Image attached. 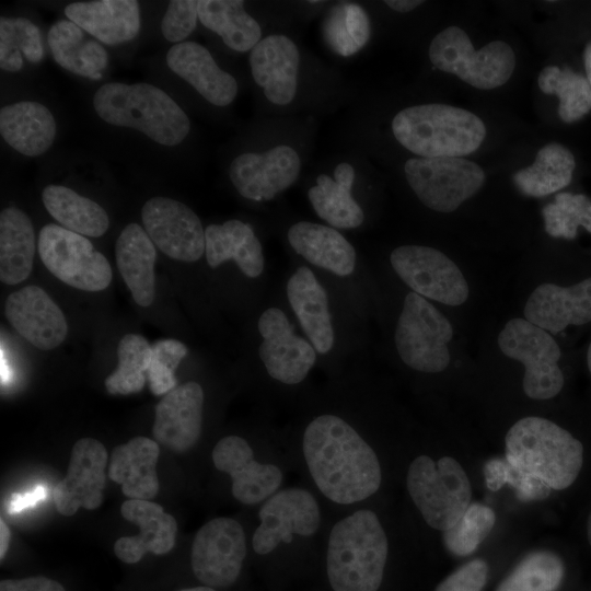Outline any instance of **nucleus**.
<instances>
[{"mask_svg": "<svg viewBox=\"0 0 591 591\" xmlns=\"http://www.w3.org/2000/svg\"><path fill=\"white\" fill-rule=\"evenodd\" d=\"M205 254L210 267L234 260L248 278H257L265 267L262 244L248 223L232 219L205 229Z\"/></svg>", "mask_w": 591, "mask_h": 591, "instance_id": "c756f323", "label": "nucleus"}, {"mask_svg": "<svg viewBox=\"0 0 591 591\" xmlns=\"http://www.w3.org/2000/svg\"><path fill=\"white\" fill-rule=\"evenodd\" d=\"M310 3H320L321 1H309Z\"/></svg>", "mask_w": 591, "mask_h": 591, "instance_id": "052dcab7", "label": "nucleus"}, {"mask_svg": "<svg viewBox=\"0 0 591 591\" xmlns=\"http://www.w3.org/2000/svg\"><path fill=\"white\" fill-rule=\"evenodd\" d=\"M453 338L452 323L431 301L413 291L405 296L394 331L404 364L421 373L443 372L451 362Z\"/></svg>", "mask_w": 591, "mask_h": 591, "instance_id": "0eeeda50", "label": "nucleus"}, {"mask_svg": "<svg viewBox=\"0 0 591 591\" xmlns=\"http://www.w3.org/2000/svg\"><path fill=\"white\" fill-rule=\"evenodd\" d=\"M159 444L146 437H135L113 449L108 461V477L121 485L129 499L151 500L160 485L155 471Z\"/></svg>", "mask_w": 591, "mask_h": 591, "instance_id": "c85d7f7f", "label": "nucleus"}, {"mask_svg": "<svg viewBox=\"0 0 591 591\" xmlns=\"http://www.w3.org/2000/svg\"><path fill=\"white\" fill-rule=\"evenodd\" d=\"M0 23L8 28L14 43L28 61L37 63L43 59L40 31L33 22L24 18L1 16Z\"/></svg>", "mask_w": 591, "mask_h": 591, "instance_id": "8fccbe9b", "label": "nucleus"}, {"mask_svg": "<svg viewBox=\"0 0 591 591\" xmlns=\"http://www.w3.org/2000/svg\"><path fill=\"white\" fill-rule=\"evenodd\" d=\"M197 19L198 1H171L161 22V31L164 38L172 43H183L195 30Z\"/></svg>", "mask_w": 591, "mask_h": 591, "instance_id": "de8ad7c7", "label": "nucleus"}, {"mask_svg": "<svg viewBox=\"0 0 591 591\" xmlns=\"http://www.w3.org/2000/svg\"><path fill=\"white\" fill-rule=\"evenodd\" d=\"M587 538L589 544L591 545V512L587 520Z\"/></svg>", "mask_w": 591, "mask_h": 591, "instance_id": "bf43d9fd", "label": "nucleus"}, {"mask_svg": "<svg viewBox=\"0 0 591 591\" xmlns=\"http://www.w3.org/2000/svg\"><path fill=\"white\" fill-rule=\"evenodd\" d=\"M0 67L9 72L20 71L23 67L22 51L14 43L8 28L0 23Z\"/></svg>", "mask_w": 591, "mask_h": 591, "instance_id": "3c124183", "label": "nucleus"}, {"mask_svg": "<svg viewBox=\"0 0 591 591\" xmlns=\"http://www.w3.org/2000/svg\"><path fill=\"white\" fill-rule=\"evenodd\" d=\"M10 537H11V532L8 528V525L4 523V521L1 519L0 520V558L3 559L7 551H8V547H9V544H10Z\"/></svg>", "mask_w": 591, "mask_h": 591, "instance_id": "6e6d98bb", "label": "nucleus"}, {"mask_svg": "<svg viewBox=\"0 0 591 591\" xmlns=\"http://www.w3.org/2000/svg\"><path fill=\"white\" fill-rule=\"evenodd\" d=\"M257 327L263 338L258 356L268 375L283 384L301 383L317 359L312 344L294 333L286 313L276 306L262 313Z\"/></svg>", "mask_w": 591, "mask_h": 591, "instance_id": "2eb2a0df", "label": "nucleus"}, {"mask_svg": "<svg viewBox=\"0 0 591 591\" xmlns=\"http://www.w3.org/2000/svg\"><path fill=\"white\" fill-rule=\"evenodd\" d=\"M505 444V459L511 465L554 490L570 487L583 465L581 441L545 417L526 416L515 421Z\"/></svg>", "mask_w": 591, "mask_h": 591, "instance_id": "f03ea898", "label": "nucleus"}, {"mask_svg": "<svg viewBox=\"0 0 591 591\" xmlns=\"http://www.w3.org/2000/svg\"><path fill=\"white\" fill-rule=\"evenodd\" d=\"M428 55L436 68L480 90L507 83L515 67V55L509 44L493 40L475 50L465 31L457 26L438 33L429 45Z\"/></svg>", "mask_w": 591, "mask_h": 591, "instance_id": "1a4fd4ad", "label": "nucleus"}, {"mask_svg": "<svg viewBox=\"0 0 591 591\" xmlns=\"http://www.w3.org/2000/svg\"><path fill=\"white\" fill-rule=\"evenodd\" d=\"M389 553V542L378 515L361 509L332 529L326 570L334 591H378Z\"/></svg>", "mask_w": 591, "mask_h": 591, "instance_id": "7ed1b4c3", "label": "nucleus"}, {"mask_svg": "<svg viewBox=\"0 0 591 591\" xmlns=\"http://www.w3.org/2000/svg\"><path fill=\"white\" fill-rule=\"evenodd\" d=\"M497 344L505 357L523 367L522 389L528 397L546 401L563 391L564 351L557 337L523 316H515L503 324Z\"/></svg>", "mask_w": 591, "mask_h": 591, "instance_id": "423d86ee", "label": "nucleus"}, {"mask_svg": "<svg viewBox=\"0 0 591 591\" xmlns=\"http://www.w3.org/2000/svg\"><path fill=\"white\" fill-rule=\"evenodd\" d=\"M48 45L55 61L66 70L93 80L102 78L108 62L105 48L89 39L76 23L60 20L48 31Z\"/></svg>", "mask_w": 591, "mask_h": 591, "instance_id": "72a5a7b5", "label": "nucleus"}, {"mask_svg": "<svg viewBox=\"0 0 591 591\" xmlns=\"http://www.w3.org/2000/svg\"><path fill=\"white\" fill-rule=\"evenodd\" d=\"M107 463V451L100 441L93 438L78 440L71 451L67 474L53 493L57 511L69 517L79 508H99L103 500Z\"/></svg>", "mask_w": 591, "mask_h": 591, "instance_id": "6ab92c4d", "label": "nucleus"}, {"mask_svg": "<svg viewBox=\"0 0 591 591\" xmlns=\"http://www.w3.org/2000/svg\"><path fill=\"white\" fill-rule=\"evenodd\" d=\"M120 513L140 529L139 534L116 541L114 553L121 561L136 564L147 553L164 555L174 547L177 523L160 505L150 500L128 499L121 505Z\"/></svg>", "mask_w": 591, "mask_h": 591, "instance_id": "b1692460", "label": "nucleus"}, {"mask_svg": "<svg viewBox=\"0 0 591 591\" xmlns=\"http://www.w3.org/2000/svg\"><path fill=\"white\" fill-rule=\"evenodd\" d=\"M187 352V347L176 339H162L152 345L147 374L154 395H165L176 387L175 370Z\"/></svg>", "mask_w": 591, "mask_h": 591, "instance_id": "49530a36", "label": "nucleus"}, {"mask_svg": "<svg viewBox=\"0 0 591 591\" xmlns=\"http://www.w3.org/2000/svg\"><path fill=\"white\" fill-rule=\"evenodd\" d=\"M204 390L190 381L176 386L157 404L153 437L164 448L184 453L198 441L201 432Z\"/></svg>", "mask_w": 591, "mask_h": 591, "instance_id": "412c9836", "label": "nucleus"}, {"mask_svg": "<svg viewBox=\"0 0 591 591\" xmlns=\"http://www.w3.org/2000/svg\"><path fill=\"white\" fill-rule=\"evenodd\" d=\"M587 80L591 86V40L586 45L582 54Z\"/></svg>", "mask_w": 591, "mask_h": 591, "instance_id": "4d7b16f0", "label": "nucleus"}, {"mask_svg": "<svg viewBox=\"0 0 591 591\" xmlns=\"http://www.w3.org/2000/svg\"><path fill=\"white\" fill-rule=\"evenodd\" d=\"M397 277L410 291L448 306L467 302L471 289L457 264L443 252L425 245H401L390 254Z\"/></svg>", "mask_w": 591, "mask_h": 591, "instance_id": "9b49d317", "label": "nucleus"}, {"mask_svg": "<svg viewBox=\"0 0 591 591\" xmlns=\"http://www.w3.org/2000/svg\"><path fill=\"white\" fill-rule=\"evenodd\" d=\"M253 79L266 99L276 105L291 103L297 93L300 53L286 35L262 38L250 54Z\"/></svg>", "mask_w": 591, "mask_h": 591, "instance_id": "5701e85b", "label": "nucleus"}, {"mask_svg": "<svg viewBox=\"0 0 591 591\" xmlns=\"http://www.w3.org/2000/svg\"><path fill=\"white\" fill-rule=\"evenodd\" d=\"M46 489L43 486H37L24 494H13L7 503V510L9 513L20 512L26 508L36 506L46 498Z\"/></svg>", "mask_w": 591, "mask_h": 591, "instance_id": "864d4df0", "label": "nucleus"}, {"mask_svg": "<svg viewBox=\"0 0 591 591\" xmlns=\"http://www.w3.org/2000/svg\"><path fill=\"white\" fill-rule=\"evenodd\" d=\"M384 3L397 12H410L420 4L424 3L421 0H386Z\"/></svg>", "mask_w": 591, "mask_h": 591, "instance_id": "5fc2aeb1", "label": "nucleus"}, {"mask_svg": "<svg viewBox=\"0 0 591 591\" xmlns=\"http://www.w3.org/2000/svg\"><path fill=\"white\" fill-rule=\"evenodd\" d=\"M575 167L572 152L560 143L551 142L537 151L530 166L515 172L512 181L523 195L541 198L567 187Z\"/></svg>", "mask_w": 591, "mask_h": 591, "instance_id": "c9c22d12", "label": "nucleus"}, {"mask_svg": "<svg viewBox=\"0 0 591 591\" xmlns=\"http://www.w3.org/2000/svg\"><path fill=\"white\" fill-rule=\"evenodd\" d=\"M93 106L102 120L139 130L164 146L179 144L190 129L176 102L149 83H105L95 92Z\"/></svg>", "mask_w": 591, "mask_h": 591, "instance_id": "39448f33", "label": "nucleus"}, {"mask_svg": "<svg viewBox=\"0 0 591 591\" xmlns=\"http://www.w3.org/2000/svg\"><path fill=\"white\" fill-rule=\"evenodd\" d=\"M246 556L242 525L232 518H215L196 533L190 564L196 578L211 588L232 586L240 576Z\"/></svg>", "mask_w": 591, "mask_h": 591, "instance_id": "4468645a", "label": "nucleus"}, {"mask_svg": "<svg viewBox=\"0 0 591 591\" xmlns=\"http://www.w3.org/2000/svg\"><path fill=\"white\" fill-rule=\"evenodd\" d=\"M5 316L20 335L42 350L58 347L68 333L62 311L37 286H26L11 293L5 302Z\"/></svg>", "mask_w": 591, "mask_h": 591, "instance_id": "4be33fe9", "label": "nucleus"}, {"mask_svg": "<svg viewBox=\"0 0 591 591\" xmlns=\"http://www.w3.org/2000/svg\"><path fill=\"white\" fill-rule=\"evenodd\" d=\"M57 132L51 112L34 101H21L0 111V134L4 141L26 157L45 153Z\"/></svg>", "mask_w": 591, "mask_h": 591, "instance_id": "7c9ffc66", "label": "nucleus"}, {"mask_svg": "<svg viewBox=\"0 0 591 591\" xmlns=\"http://www.w3.org/2000/svg\"><path fill=\"white\" fill-rule=\"evenodd\" d=\"M69 21L106 45L134 39L140 30V10L135 0H96L69 3Z\"/></svg>", "mask_w": 591, "mask_h": 591, "instance_id": "bb28decb", "label": "nucleus"}, {"mask_svg": "<svg viewBox=\"0 0 591 591\" xmlns=\"http://www.w3.org/2000/svg\"><path fill=\"white\" fill-rule=\"evenodd\" d=\"M42 200L53 218L69 231L99 237L108 229L109 219L104 208L69 187L48 185L42 193Z\"/></svg>", "mask_w": 591, "mask_h": 591, "instance_id": "4c0bfd02", "label": "nucleus"}, {"mask_svg": "<svg viewBox=\"0 0 591 591\" xmlns=\"http://www.w3.org/2000/svg\"><path fill=\"white\" fill-rule=\"evenodd\" d=\"M115 256L118 270L136 303L150 306L155 292L157 252L146 230L137 223L127 224L116 241Z\"/></svg>", "mask_w": 591, "mask_h": 591, "instance_id": "2f4dec72", "label": "nucleus"}, {"mask_svg": "<svg viewBox=\"0 0 591 591\" xmlns=\"http://www.w3.org/2000/svg\"><path fill=\"white\" fill-rule=\"evenodd\" d=\"M355 169L348 162L339 163L334 176L320 174L308 192L316 215L336 229H356L364 221V213L351 196Z\"/></svg>", "mask_w": 591, "mask_h": 591, "instance_id": "473e14b6", "label": "nucleus"}, {"mask_svg": "<svg viewBox=\"0 0 591 591\" xmlns=\"http://www.w3.org/2000/svg\"><path fill=\"white\" fill-rule=\"evenodd\" d=\"M178 591H216V590L211 587L202 586V587L186 588Z\"/></svg>", "mask_w": 591, "mask_h": 591, "instance_id": "13d9d810", "label": "nucleus"}, {"mask_svg": "<svg viewBox=\"0 0 591 591\" xmlns=\"http://www.w3.org/2000/svg\"><path fill=\"white\" fill-rule=\"evenodd\" d=\"M404 172L419 201L440 213L455 211L485 182L483 169L464 158H412Z\"/></svg>", "mask_w": 591, "mask_h": 591, "instance_id": "9d476101", "label": "nucleus"}, {"mask_svg": "<svg viewBox=\"0 0 591 591\" xmlns=\"http://www.w3.org/2000/svg\"><path fill=\"white\" fill-rule=\"evenodd\" d=\"M117 369L105 380L108 393L127 395L140 392L146 383L151 358L152 346L137 334L125 335L117 347Z\"/></svg>", "mask_w": 591, "mask_h": 591, "instance_id": "79ce46f5", "label": "nucleus"}, {"mask_svg": "<svg viewBox=\"0 0 591 591\" xmlns=\"http://www.w3.org/2000/svg\"><path fill=\"white\" fill-rule=\"evenodd\" d=\"M302 451L316 487L335 503L362 501L381 486L382 471L374 450L337 415L322 414L308 424Z\"/></svg>", "mask_w": 591, "mask_h": 591, "instance_id": "f257e3e1", "label": "nucleus"}, {"mask_svg": "<svg viewBox=\"0 0 591 591\" xmlns=\"http://www.w3.org/2000/svg\"><path fill=\"white\" fill-rule=\"evenodd\" d=\"M286 292L308 340L317 354L326 355L334 346L335 332L324 287L309 267L301 266L288 279Z\"/></svg>", "mask_w": 591, "mask_h": 591, "instance_id": "a878e982", "label": "nucleus"}, {"mask_svg": "<svg viewBox=\"0 0 591 591\" xmlns=\"http://www.w3.org/2000/svg\"><path fill=\"white\" fill-rule=\"evenodd\" d=\"M301 160L290 146H276L264 153L246 152L233 159L229 175L239 194L250 200H270L298 178Z\"/></svg>", "mask_w": 591, "mask_h": 591, "instance_id": "a211bd4d", "label": "nucleus"}, {"mask_svg": "<svg viewBox=\"0 0 591 591\" xmlns=\"http://www.w3.org/2000/svg\"><path fill=\"white\" fill-rule=\"evenodd\" d=\"M406 484L426 523L438 531L452 528L471 505L470 479L451 456L438 461L425 454L417 456L409 464Z\"/></svg>", "mask_w": 591, "mask_h": 591, "instance_id": "6e6552de", "label": "nucleus"}, {"mask_svg": "<svg viewBox=\"0 0 591 591\" xmlns=\"http://www.w3.org/2000/svg\"><path fill=\"white\" fill-rule=\"evenodd\" d=\"M35 253V233L28 216L15 207L0 213V279L18 285L31 274Z\"/></svg>", "mask_w": 591, "mask_h": 591, "instance_id": "f704fd0d", "label": "nucleus"}, {"mask_svg": "<svg viewBox=\"0 0 591 591\" xmlns=\"http://www.w3.org/2000/svg\"><path fill=\"white\" fill-rule=\"evenodd\" d=\"M483 473L489 490L497 491L508 484L513 488L517 498L524 502L546 499L552 490L545 483L520 473L505 457L488 460Z\"/></svg>", "mask_w": 591, "mask_h": 591, "instance_id": "a18cd8bd", "label": "nucleus"}, {"mask_svg": "<svg viewBox=\"0 0 591 591\" xmlns=\"http://www.w3.org/2000/svg\"><path fill=\"white\" fill-rule=\"evenodd\" d=\"M198 19L229 48L240 53L252 50L262 39L258 22L245 11L244 2L240 0H200Z\"/></svg>", "mask_w": 591, "mask_h": 591, "instance_id": "e433bc0d", "label": "nucleus"}, {"mask_svg": "<svg viewBox=\"0 0 591 591\" xmlns=\"http://www.w3.org/2000/svg\"><path fill=\"white\" fill-rule=\"evenodd\" d=\"M523 317L555 337L591 328V267L564 282L546 281L526 298Z\"/></svg>", "mask_w": 591, "mask_h": 591, "instance_id": "ddd939ff", "label": "nucleus"}, {"mask_svg": "<svg viewBox=\"0 0 591 591\" xmlns=\"http://www.w3.org/2000/svg\"><path fill=\"white\" fill-rule=\"evenodd\" d=\"M0 591H66L57 581L46 577L5 579L0 582Z\"/></svg>", "mask_w": 591, "mask_h": 591, "instance_id": "603ef678", "label": "nucleus"}, {"mask_svg": "<svg viewBox=\"0 0 591 591\" xmlns=\"http://www.w3.org/2000/svg\"><path fill=\"white\" fill-rule=\"evenodd\" d=\"M287 239L292 250L312 265L336 276H350L357 254L350 242L333 227L300 221L293 223Z\"/></svg>", "mask_w": 591, "mask_h": 591, "instance_id": "cd10ccee", "label": "nucleus"}, {"mask_svg": "<svg viewBox=\"0 0 591 591\" xmlns=\"http://www.w3.org/2000/svg\"><path fill=\"white\" fill-rule=\"evenodd\" d=\"M392 131L399 144L420 158H463L486 137L478 116L440 103L403 108L392 119Z\"/></svg>", "mask_w": 591, "mask_h": 591, "instance_id": "20e7f679", "label": "nucleus"}, {"mask_svg": "<svg viewBox=\"0 0 591 591\" xmlns=\"http://www.w3.org/2000/svg\"><path fill=\"white\" fill-rule=\"evenodd\" d=\"M495 522L496 514L490 507L471 502L460 520L443 532V545L454 556H468L489 535Z\"/></svg>", "mask_w": 591, "mask_h": 591, "instance_id": "c03bdc74", "label": "nucleus"}, {"mask_svg": "<svg viewBox=\"0 0 591 591\" xmlns=\"http://www.w3.org/2000/svg\"><path fill=\"white\" fill-rule=\"evenodd\" d=\"M141 218L154 245L169 257L190 263L205 253V230L198 216L185 204L153 197L143 205Z\"/></svg>", "mask_w": 591, "mask_h": 591, "instance_id": "f3484780", "label": "nucleus"}, {"mask_svg": "<svg viewBox=\"0 0 591 591\" xmlns=\"http://www.w3.org/2000/svg\"><path fill=\"white\" fill-rule=\"evenodd\" d=\"M537 84L543 93L558 97V115L565 123H575L591 109V86L587 78L569 67H545Z\"/></svg>", "mask_w": 591, "mask_h": 591, "instance_id": "a19ab883", "label": "nucleus"}, {"mask_svg": "<svg viewBox=\"0 0 591 591\" xmlns=\"http://www.w3.org/2000/svg\"><path fill=\"white\" fill-rule=\"evenodd\" d=\"M212 461L217 470L231 477L232 495L244 505L267 500L282 483L281 470L256 461L248 442L239 436L220 439L212 450Z\"/></svg>", "mask_w": 591, "mask_h": 591, "instance_id": "aec40b11", "label": "nucleus"}, {"mask_svg": "<svg viewBox=\"0 0 591 591\" xmlns=\"http://www.w3.org/2000/svg\"><path fill=\"white\" fill-rule=\"evenodd\" d=\"M489 577V565L486 560L475 558L447 576L434 591H483Z\"/></svg>", "mask_w": 591, "mask_h": 591, "instance_id": "09e8293b", "label": "nucleus"}, {"mask_svg": "<svg viewBox=\"0 0 591 591\" xmlns=\"http://www.w3.org/2000/svg\"><path fill=\"white\" fill-rule=\"evenodd\" d=\"M259 525L252 545L259 555L271 553L281 543L289 544L293 535L311 536L320 528L321 511L314 496L302 488L275 493L262 506Z\"/></svg>", "mask_w": 591, "mask_h": 591, "instance_id": "dca6fc26", "label": "nucleus"}, {"mask_svg": "<svg viewBox=\"0 0 591 591\" xmlns=\"http://www.w3.org/2000/svg\"><path fill=\"white\" fill-rule=\"evenodd\" d=\"M565 575V563L558 554L533 551L509 571L495 591H558Z\"/></svg>", "mask_w": 591, "mask_h": 591, "instance_id": "ea45409f", "label": "nucleus"}, {"mask_svg": "<svg viewBox=\"0 0 591 591\" xmlns=\"http://www.w3.org/2000/svg\"><path fill=\"white\" fill-rule=\"evenodd\" d=\"M322 32L329 48L341 57L361 50L370 39L371 23L366 10L358 3L339 2L326 13Z\"/></svg>", "mask_w": 591, "mask_h": 591, "instance_id": "58836bf2", "label": "nucleus"}, {"mask_svg": "<svg viewBox=\"0 0 591 591\" xmlns=\"http://www.w3.org/2000/svg\"><path fill=\"white\" fill-rule=\"evenodd\" d=\"M37 247L46 268L73 288L101 291L112 281L108 260L81 234L47 224L39 232Z\"/></svg>", "mask_w": 591, "mask_h": 591, "instance_id": "f8f14e48", "label": "nucleus"}, {"mask_svg": "<svg viewBox=\"0 0 591 591\" xmlns=\"http://www.w3.org/2000/svg\"><path fill=\"white\" fill-rule=\"evenodd\" d=\"M166 62L209 103L227 106L234 101L239 90L236 80L217 65L202 45L196 42L175 44L166 54Z\"/></svg>", "mask_w": 591, "mask_h": 591, "instance_id": "393cba45", "label": "nucleus"}, {"mask_svg": "<svg viewBox=\"0 0 591 591\" xmlns=\"http://www.w3.org/2000/svg\"><path fill=\"white\" fill-rule=\"evenodd\" d=\"M545 232L572 241L582 228L591 234V199L583 194L560 192L542 209Z\"/></svg>", "mask_w": 591, "mask_h": 591, "instance_id": "37998d69", "label": "nucleus"}]
</instances>
